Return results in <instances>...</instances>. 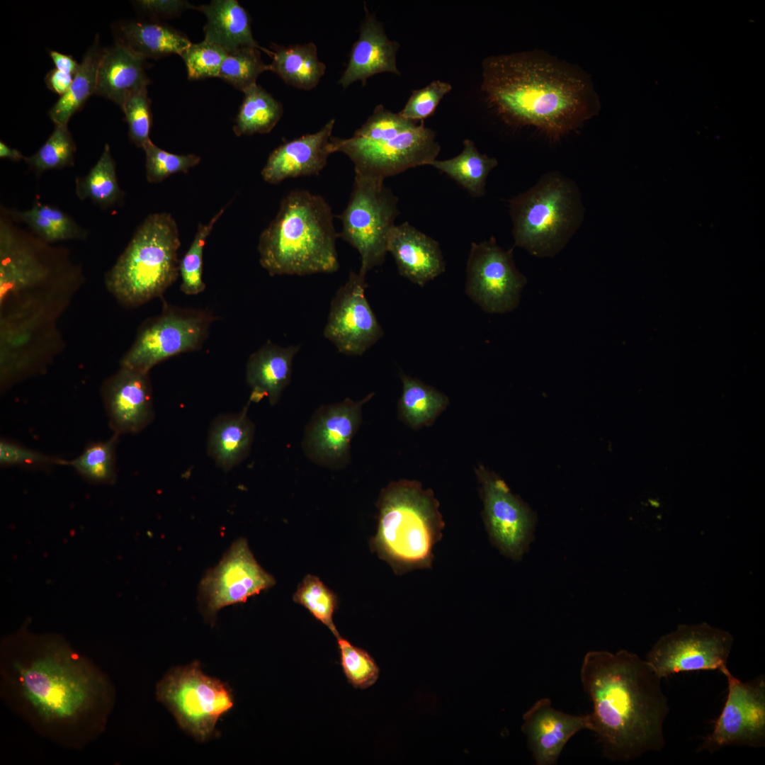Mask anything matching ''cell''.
Segmentation results:
<instances>
[{"mask_svg": "<svg viewBox=\"0 0 765 765\" xmlns=\"http://www.w3.org/2000/svg\"><path fill=\"white\" fill-rule=\"evenodd\" d=\"M0 685L4 701L35 732L75 749L104 732L115 700L99 667L63 637L26 624L1 642Z\"/></svg>", "mask_w": 765, "mask_h": 765, "instance_id": "cell-1", "label": "cell"}, {"mask_svg": "<svg viewBox=\"0 0 765 765\" xmlns=\"http://www.w3.org/2000/svg\"><path fill=\"white\" fill-rule=\"evenodd\" d=\"M580 677L592 702L591 731L604 756L630 761L664 747L669 706L662 679L645 659L625 650L589 651Z\"/></svg>", "mask_w": 765, "mask_h": 765, "instance_id": "cell-2", "label": "cell"}, {"mask_svg": "<svg viewBox=\"0 0 765 765\" xmlns=\"http://www.w3.org/2000/svg\"><path fill=\"white\" fill-rule=\"evenodd\" d=\"M482 67V91L509 125L533 126L556 140L579 128L596 110L585 74L544 54L490 56Z\"/></svg>", "mask_w": 765, "mask_h": 765, "instance_id": "cell-3", "label": "cell"}, {"mask_svg": "<svg viewBox=\"0 0 765 765\" xmlns=\"http://www.w3.org/2000/svg\"><path fill=\"white\" fill-rule=\"evenodd\" d=\"M1 210V320L55 322L78 288L81 271L64 249L23 231Z\"/></svg>", "mask_w": 765, "mask_h": 765, "instance_id": "cell-4", "label": "cell"}, {"mask_svg": "<svg viewBox=\"0 0 765 765\" xmlns=\"http://www.w3.org/2000/svg\"><path fill=\"white\" fill-rule=\"evenodd\" d=\"M329 203L306 190H293L280 202L274 219L262 231L258 251L269 275L330 273L339 268Z\"/></svg>", "mask_w": 765, "mask_h": 765, "instance_id": "cell-5", "label": "cell"}, {"mask_svg": "<svg viewBox=\"0 0 765 765\" xmlns=\"http://www.w3.org/2000/svg\"><path fill=\"white\" fill-rule=\"evenodd\" d=\"M378 506L373 550L397 574L430 567L444 526L433 492L415 481L392 482L381 492Z\"/></svg>", "mask_w": 765, "mask_h": 765, "instance_id": "cell-6", "label": "cell"}, {"mask_svg": "<svg viewBox=\"0 0 765 765\" xmlns=\"http://www.w3.org/2000/svg\"><path fill=\"white\" fill-rule=\"evenodd\" d=\"M180 246L173 216L168 212L149 215L106 273L107 290L127 308L161 297L179 276Z\"/></svg>", "mask_w": 765, "mask_h": 765, "instance_id": "cell-7", "label": "cell"}, {"mask_svg": "<svg viewBox=\"0 0 765 765\" xmlns=\"http://www.w3.org/2000/svg\"><path fill=\"white\" fill-rule=\"evenodd\" d=\"M516 246L538 257L558 254L579 228L585 209L577 185L558 171L542 176L510 201Z\"/></svg>", "mask_w": 765, "mask_h": 765, "instance_id": "cell-8", "label": "cell"}, {"mask_svg": "<svg viewBox=\"0 0 765 765\" xmlns=\"http://www.w3.org/2000/svg\"><path fill=\"white\" fill-rule=\"evenodd\" d=\"M397 203L384 179L355 174L348 203L339 216V236L359 253L358 272L364 276L385 259L389 237L400 214Z\"/></svg>", "mask_w": 765, "mask_h": 765, "instance_id": "cell-9", "label": "cell"}, {"mask_svg": "<svg viewBox=\"0 0 765 765\" xmlns=\"http://www.w3.org/2000/svg\"><path fill=\"white\" fill-rule=\"evenodd\" d=\"M216 319L207 309L181 308L164 300L162 312L140 327L120 367L149 373L166 359L200 349Z\"/></svg>", "mask_w": 765, "mask_h": 765, "instance_id": "cell-10", "label": "cell"}, {"mask_svg": "<svg viewBox=\"0 0 765 765\" xmlns=\"http://www.w3.org/2000/svg\"><path fill=\"white\" fill-rule=\"evenodd\" d=\"M156 694L180 726L201 741L212 734L220 716L233 706L230 689L205 675L197 662L169 671L157 684Z\"/></svg>", "mask_w": 765, "mask_h": 765, "instance_id": "cell-11", "label": "cell"}, {"mask_svg": "<svg viewBox=\"0 0 765 765\" xmlns=\"http://www.w3.org/2000/svg\"><path fill=\"white\" fill-rule=\"evenodd\" d=\"M330 149L332 153L348 156L354 164L355 174L385 180L411 168L431 165L441 147L436 132L421 121L395 137L378 142L332 137Z\"/></svg>", "mask_w": 765, "mask_h": 765, "instance_id": "cell-12", "label": "cell"}, {"mask_svg": "<svg viewBox=\"0 0 765 765\" xmlns=\"http://www.w3.org/2000/svg\"><path fill=\"white\" fill-rule=\"evenodd\" d=\"M733 641L729 632L706 623L681 624L656 642L645 660L661 679L701 670L725 674Z\"/></svg>", "mask_w": 765, "mask_h": 765, "instance_id": "cell-13", "label": "cell"}, {"mask_svg": "<svg viewBox=\"0 0 765 765\" xmlns=\"http://www.w3.org/2000/svg\"><path fill=\"white\" fill-rule=\"evenodd\" d=\"M275 583L273 577L255 559L247 540L239 538L202 577L198 586L199 608L204 618L212 623L222 608L244 603Z\"/></svg>", "mask_w": 765, "mask_h": 765, "instance_id": "cell-14", "label": "cell"}, {"mask_svg": "<svg viewBox=\"0 0 765 765\" xmlns=\"http://www.w3.org/2000/svg\"><path fill=\"white\" fill-rule=\"evenodd\" d=\"M526 283L515 265L512 249L504 250L493 237L472 243L465 293L484 312L502 314L516 309Z\"/></svg>", "mask_w": 765, "mask_h": 765, "instance_id": "cell-15", "label": "cell"}, {"mask_svg": "<svg viewBox=\"0 0 765 765\" xmlns=\"http://www.w3.org/2000/svg\"><path fill=\"white\" fill-rule=\"evenodd\" d=\"M727 696L714 727L697 751L711 754L728 746L761 747L765 744V678L743 682L730 670Z\"/></svg>", "mask_w": 765, "mask_h": 765, "instance_id": "cell-16", "label": "cell"}, {"mask_svg": "<svg viewBox=\"0 0 765 765\" xmlns=\"http://www.w3.org/2000/svg\"><path fill=\"white\" fill-rule=\"evenodd\" d=\"M0 334L4 389L42 370L61 347L55 322L35 319L2 321Z\"/></svg>", "mask_w": 765, "mask_h": 765, "instance_id": "cell-17", "label": "cell"}, {"mask_svg": "<svg viewBox=\"0 0 765 765\" xmlns=\"http://www.w3.org/2000/svg\"><path fill=\"white\" fill-rule=\"evenodd\" d=\"M366 276L351 271L331 302L324 335L348 356H361L384 334L366 295Z\"/></svg>", "mask_w": 765, "mask_h": 765, "instance_id": "cell-18", "label": "cell"}, {"mask_svg": "<svg viewBox=\"0 0 765 765\" xmlns=\"http://www.w3.org/2000/svg\"><path fill=\"white\" fill-rule=\"evenodd\" d=\"M477 473L482 486L484 516L489 536L503 554L518 559L531 540L532 514L494 474L483 467Z\"/></svg>", "mask_w": 765, "mask_h": 765, "instance_id": "cell-19", "label": "cell"}, {"mask_svg": "<svg viewBox=\"0 0 765 765\" xmlns=\"http://www.w3.org/2000/svg\"><path fill=\"white\" fill-rule=\"evenodd\" d=\"M373 395L370 393L360 401L347 398L317 411L303 440L305 453L312 460L332 468L347 463L350 443L361 423L362 407Z\"/></svg>", "mask_w": 765, "mask_h": 765, "instance_id": "cell-20", "label": "cell"}, {"mask_svg": "<svg viewBox=\"0 0 765 765\" xmlns=\"http://www.w3.org/2000/svg\"><path fill=\"white\" fill-rule=\"evenodd\" d=\"M102 398L115 434H137L154 416L149 373L120 367L104 381Z\"/></svg>", "mask_w": 765, "mask_h": 765, "instance_id": "cell-21", "label": "cell"}, {"mask_svg": "<svg viewBox=\"0 0 765 765\" xmlns=\"http://www.w3.org/2000/svg\"><path fill=\"white\" fill-rule=\"evenodd\" d=\"M522 732L537 765H554L567 742L578 732L591 731L590 715H570L554 708L548 698L538 700L523 715Z\"/></svg>", "mask_w": 765, "mask_h": 765, "instance_id": "cell-22", "label": "cell"}, {"mask_svg": "<svg viewBox=\"0 0 765 765\" xmlns=\"http://www.w3.org/2000/svg\"><path fill=\"white\" fill-rule=\"evenodd\" d=\"M335 124L332 118L317 132L293 139L276 148L268 156L261 174L271 184L300 176L318 175L332 154L330 140Z\"/></svg>", "mask_w": 765, "mask_h": 765, "instance_id": "cell-23", "label": "cell"}, {"mask_svg": "<svg viewBox=\"0 0 765 765\" xmlns=\"http://www.w3.org/2000/svg\"><path fill=\"white\" fill-rule=\"evenodd\" d=\"M365 11L358 38L353 45L346 68L339 80L344 89L357 81L364 86L368 79L382 72L400 75L397 66L400 43L389 39L382 23L366 5Z\"/></svg>", "mask_w": 765, "mask_h": 765, "instance_id": "cell-24", "label": "cell"}, {"mask_svg": "<svg viewBox=\"0 0 765 765\" xmlns=\"http://www.w3.org/2000/svg\"><path fill=\"white\" fill-rule=\"evenodd\" d=\"M387 250L399 273L420 286L425 285L446 270L439 244L408 222L395 225L388 239Z\"/></svg>", "mask_w": 765, "mask_h": 765, "instance_id": "cell-25", "label": "cell"}, {"mask_svg": "<svg viewBox=\"0 0 765 765\" xmlns=\"http://www.w3.org/2000/svg\"><path fill=\"white\" fill-rule=\"evenodd\" d=\"M300 346H280L268 340L249 358L246 380L251 388L249 402H257L267 397L271 405L280 398L289 384L293 360Z\"/></svg>", "mask_w": 765, "mask_h": 765, "instance_id": "cell-26", "label": "cell"}, {"mask_svg": "<svg viewBox=\"0 0 765 765\" xmlns=\"http://www.w3.org/2000/svg\"><path fill=\"white\" fill-rule=\"evenodd\" d=\"M149 82L144 60L118 42L103 49L95 94L113 101L122 108L132 94L147 88Z\"/></svg>", "mask_w": 765, "mask_h": 765, "instance_id": "cell-27", "label": "cell"}, {"mask_svg": "<svg viewBox=\"0 0 765 765\" xmlns=\"http://www.w3.org/2000/svg\"><path fill=\"white\" fill-rule=\"evenodd\" d=\"M247 407L239 413L217 416L208 436V455L223 471L228 472L248 455L254 435V425L246 414Z\"/></svg>", "mask_w": 765, "mask_h": 765, "instance_id": "cell-28", "label": "cell"}, {"mask_svg": "<svg viewBox=\"0 0 765 765\" xmlns=\"http://www.w3.org/2000/svg\"><path fill=\"white\" fill-rule=\"evenodd\" d=\"M197 9L207 18L204 40L227 53L246 47L263 48L254 38L248 13L237 1L214 0Z\"/></svg>", "mask_w": 765, "mask_h": 765, "instance_id": "cell-29", "label": "cell"}, {"mask_svg": "<svg viewBox=\"0 0 765 765\" xmlns=\"http://www.w3.org/2000/svg\"><path fill=\"white\" fill-rule=\"evenodd\" d=\"M117 42L143 60L181 55L192 43L182 33L158 22L131 21L117 27Z\"/></svg>", "mask_w": 765, "mask_h": 765, "instance_id": "cell-30", "label": "cell"}, {"mask_svg": "<svg viewBox=\"0 0 765 765\" xmlns=\"http://www.w3.org/2000/svg\"><path fill=\"white\" fill-rule=\"evenodd\" d=\"M263 51L272 58L270 71L295 88L312 89L325 74L326 65L319 60L314 42L289 46L272 44L271 49Z\"/></svg>", "mask_w": 765, "mask_h": 765, "instance_id": "cell-31", "label": "cell"}, {"mask_svg": "<svg viewBox=\"0 0 765 765\" xmlns=\"http://www.w3.org/2000/svg\"><path fill=\"white\" fill-rule=\"evenodd\" d=\"M3 208L13 221L25 223L35 236L48 244L84 239L89 234L86 229L62 210L38 200L35 201L31 208L23 211Z\"/></svg>", "mask_w": 765, "mask_h": 765, "instance_id": "cell-32", "label": "cell"}, {"mask_svg": "<svg viewBox=\"0 0 765 765\" xmlns=\"http://www.w3.org/2000/svg\"><path fill=\"white\" fill-rule=\"evenodd\" d=\"M103 52L99 36L96 35L85 53L69 89L48 112L55 125H67L72 116L82 108L91 95L96 94L98 69Z\"/></svg>", "mask_w": 765, "mask_h": 765, "instance_id": "cell-33", "label": "cell"}, {"mask_svg": "<svg viewBox=\"0 0 765 765\" xmlns=\"http://www.w3.org/2000/svg\"><path fill=\"white\" fill-rule=\"evenodd\" d=\"M497 164L496 158L480 153L472 140L465 139L458 155L446 160L436 159L430 166L446 174L472 196L481 197L486 192L487 176Z\"/></svg>", "mask_w": 765, "mask_h": 765, "instance_id": "cell-34", "label": "cell"}, {"mask_svg": "<svg viewBox=\"0 0 765 765\" xmlns=\"http://www.w3.org/2000/svg\"><path fill=\"white\" fill-rule=\"evenodd\" d=\"M402 393L398 403L401 419L412 428L429 425L446 407L448 397L421 380L400 373Z\"/></svg>", "mask_w": 765, "mask_h": 765, "instance_id": "cell-35", "label": "cell"}, {"mask_svg": "<svg viewBox=\"0 0 765 765\" xmlns=\"http://www.w3.org/2000/svg\"><path fill=\"white\" fill-rule=\"evenodd\" d=\"M244 94L233 126L234 134L242 136L270 132L283 115L282 104L257 84Z\"/></svg>", "mask_w": 765, "mask_h": 765, "instance_id": "cell-36", "label": "cell"}, {"mask_svg": "<svg viewBox=\"0 0 765 765\" xmlns=\"http://www.w3.org/2000/svg\"><path fill=\"white\" fill-rule=\"evenodd\" d=\"M75 191L80 200H90L104 208L122 200L124 193L118 184L115 162L108 144H105L99 159L89 172L76 178Z\"/></svg>", "mask_w": 765, "mask_h": 765, "instance_id": "cell-37", "label": "cell"}, {"mask_svg": "<svg viewBox=\"0 0 765 765\" xmlns=\"http://www.w3.org/2000/svg\"><path fill=\"white\" fill-rule=\"evenodd\" d=\"M118 435L108 440L90 443L84 451L66 465L72 467L89 482L111 484L116 479L115 446Z\"/></svg>", "mask_w": 765, "mask_h": 765, "instance_id": "cell-38", "label": "cell"}, {"mask_svg": "<svg viewBox=\"0 0 765 765\" xmlns=\"http://www.w3.org/2000/svg\"><path fill=\"white\" fill-rule=\"evenodd\" d=\"M76 150V144L67 125H55L46 142L34 154L26 157L24 161L32 170L41 174L74 166Z\"/></svg>", "mask_w": 765, "mask_h": 765, "instance_id": "cell-39", "label": "cell"}, {"mask_svg": "<svg viewBox=\"0 0 765 765\" xmlns=\"http://www.w3.org/2000/svg\"><path fill=\"white\" fill-rule=\"evenodd\" d=\"M227 205L219 210L206 224H199L191 246L179 261L180 289L187 295H198L204 291L203 280V250L206 240L213 227L224 213Z\"/></svg>", "mask_w": 765, "mask_h": 765, "instance_id": "cell-40", "label": "cell"}, {"mask_svg": "<svg viewBox=\"0 0 765 765\" xmlns=\"http://www.w3.org/2000/svg\"><path fill=\"white\" fill-rule=\"evenodd\" d=\"M260 50L264 48L246 47L228 52L218 77L243 92L256 85L257 77L271 69L263 62Z\"/></svg>", "mask_w": 765, "mask_h": 765, "instance_id": "cell-41", "label": "cell"}, {"mask_svg": "<svg viewBox=\"0 0 765 765\" xmlns=\"http://www.w3.org/2000/svg\"><path fill=\"white\" fill-rule=\"evenodd\" d=\"M293 600L306 608L336 638L340 636L333 621L337 605L336 596L317 577L307 574L299 584Z\"/></svg>", "mask_w": 765, "mask_h": 765, "instance_id": "cell-42", "label": "cell"}, {"mask_svg": "<svg viewBox=\"0 0 765 765\" xmlns=\"http://www.w3.org/2000/svg\"><path fill=\"white\" fill-rule=\"evenodd\" d=\"M145 153L146 178L149 183L163 181L171 175L188 173L200 162L194 154H176L162 149L149 141L144 147Z\"/></svg>", "mask_w": 765, "mask_h": 765, "instance_id": "cell-43", "label": "cell"}, {"mask_svg": "<svg viewBox=\"0 0 765 765\" xmlns=\"http://www.w3.org/2000/svg\"><path fill=\"white\" fill-rule=\"evenodd\" d=\"M417 123L418 122L406 119L399 113H393L379 104L351 138L359 142H378L395 137Z\"/></svg>", "mask_w": 765, "mask_h": 765, "instance_id": "cell-44", "label": "cell"}, {"mask_svg": "<svg viewBox=\"0 0 765 765\" xmlns=\"http://www.w3.org/2000/svg\"><path fill=\"white\" fill-rule=\"evenodd\" d=\"M336 639L341 664L348 682L355 688L362 689L374 684L378 678L380 670L371 656L341 636Z\"/></svg>", "mask_w": 765, "mask_h": 765, "instance_id": "cell-45", "label": "cell"}, {"mask_svg": "<svg viewBox=\"0 0 765 765\" xmlns=\"http://www.w3.org/2000/svg\"><path fill=\"white\" fill-rule=\"evenodd\" d=\"M227 52L217 45L205 40L191 43L181 55L189 79L218 77Z\"/></svg>", "mask_w": 765, "mask_h": 765, "instance_id": "cell-46", "label": "cell"}, {"mask_svg": "<svg viewBox=\"0 0 765 765\" xmlns=\"http://www.w3.org/2000/svg\"><path fill=\"white\" fill-rule=\"evenodd\" d=\"M150 103L147 89L144 88L132 94L121 108L128 125L130 140L142 149L151 141L152 115Z\"/></svg>", "mask_w": 765, "mask_h": 765, "instance_id": "cell-47", "label": "cell"}, {"mask_svg": "<svg viewBox=\"0 0 765 765\" xmlns=\"http://www.w3.org/2000/svg\"><path fill=\"white\" fill-rule=\"evenodd\" d=\"M451 89L448 82L433 81L424 88L414 90L399 113L412 121H424L435 112L441 99Z\"/></svg>", "mask_w": 765, "mask_h": 765, "instance_id": "cell-48", "label": "cell"}, {"mask_svg": "<svg viewBox=\"0 0 765 765\" xmlns=\"http://www.w3.org/2000/svg\"><path fill=\"white\" fill-rule=\"evenodd\" d=\"M67 460L52 457L6 439L0 441V464L3 467L22 466L43 468L66 465Z\"/></svg>", "mask_w": 765, "mask_h": 765, "instance_id": "cell-49", "label": "cell"}, {"mask_svg": "<svg viewBox=\"0 0 765 765\" xmlns=\"http://www.w3.org/2000/svg\"><path fill=\"white\" fill-rule=\"evenodd\" d=\"M136 2L141 9L149 13L165 16H174L191 7L188 2L184 1L143 0Z\"/></svg>", "mask_w": 765, "mask_h": 765, "instance_id": "cell-50", "label": "cell"}, {"mask_svg": "<svg viewBox=\"0 0 765 765\" xmlns=\"http://www.w3.org/2000/svg\"><path fill=\"white\" fill-rule=\"evenodd\" d=\"M74 77L73 74L55 68L46 74L45 81L49 89L62 96L69 89Z\"/></svg>", "mask_w": 765, "mask_h": 765, "instance_id": "cell-51", "label": "cell"}, {"mask_svg": "<svg viewBox=\"0 0 765 765\" xmlns=\"http://www.w3.org/2000/svg\"><path fill=\"white\" fill-rule=\"evenodd\" d=\"M49 54L57 69L75 76L80 67V64L72 56L55 50L50 51Z\"/></svg>", "mask_w": 765, "mask_h": 765, "instance_id": "cell-52", "label": "cell"}, {"mask_svg": "<svg viewBox=\"0 0 765 765\" xmlns=\"http://www.w3.org/2000/svg\"><path fill=\"white\" fill-rule=\"evenodd\" d=\"M25 157H24L19 150L9 147L2 140L0 141L1 159H7L13 162H18L22 159L24 160Z\"/></svg>", "mask_w": 765, "mask_h": 765, "instance_id": "cell-53", "label": "cell"}]
</instances>
